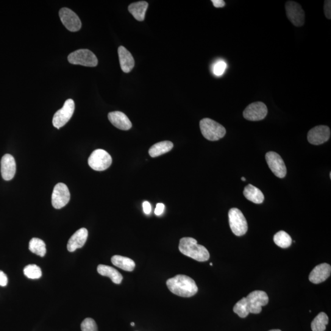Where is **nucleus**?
I'll use <instances>...</instances> for the list:
<instances>
[{"label": "nucleus", "mask_w": 331, "mask_h": 331, "mask_svg": "<svg viewBox=\"0 0 331 331\" xmlns=\"http://www.w3.org/2000/svg\"><path fill=\"white\" fill-rule=\"evenodd\" d=\"M331 267L329 264L322 263L316 266L310 272L308 279L314 284H319L330 277Z\"/></svg>", "instance_id": "16"}, {"label": "nucleus", "mask_w": 331, "mask_h": 331, "mask_svg": "<svg viewBox=\"0 0 331 331\" xmlns=\"http://www.w3.org/2000/svg\"><path fill=\"white\" fill-rule=\"evenodd\" d=\"M112 162V157L109 153L102 149L94 150L88 160V165L96 171H102L109 168Z\"/></svg>", "instance_id": "6"}, {"label": "nucleus", "mask_w": 331, "mask_h": 331, "mask_svg": "<svg viewBox=\"0 0 331 331\" xmlns=\"http://www.w3.org/2000/svg\"><path fill=\"white\" fill-rule=\"evenodd\" d=\"M266 162L269 168L275 176L284 178L286 174V168L282 157L274 152H269L266 154Z\"/></svg>", "instance_id": "13"}, {"label": "nucleus", "mask_w": 331, "mask_h": 331, "mask_svg": "<svg viewBox=\"0 0 331 331\" xmlns=\"http://www.w3.org/2000/svg\"><path fill=\"white\" fill-rule=\"evenodd\" d=\"M8 277L4 272L0 271V286H6L8 284Z\"/></svg>", "instance_id": "34"}, {"label": "nucleus", "mask_w": 331, "mask_h": 331, "mask_svg": "<svg viewBox=\"0 0 331 331\" xmlns=\"http://www.w3.org/2000/svg\"><path fill=\"white\" fill-rule=\"evenodd\" d=\"M143 210L144 213L149 215L152 212V206L151 204H150V202L148 201H145L143 202Z\"/></svg>", "instance_id": "35"}, {"label": "nucleus", "mask_w": 331, "mask_h": 331, "mask_svg": "<svg viewBox=\"0 0 331 331\" xmlns=\"http://www.w3.org/2000/svg\"><path fill=\"white\" fill-rule=\"evenodd\" d=\"M210 265L211 266H212L213 264H212V263H210Z\"/></svg>", "instance_id": "40"}, {"label": "nucleus", "mask_w": 331, "mask_h": 331, "mask_svg": "<svg viewBox=\"0 0 331 331\" xmlns=\"http://www.w3.org/2000/svg\"><path fill=\"white\" fill-rule=\"evenodd\" d=\"M324 13L326 18L329 20L331 19V1L326 0L324 3Z\"/></svg>", "instance_id": "32"}, {"label": "nucleus", "mask_w": 331, "mask_h": 331, "mask_svg": "<svg viewBox=\"0 0 331 331\" xmlns=\"http://www.w3.org/2000/svg\"><path fill=\"white\" fill-rule=\"evenodd\" d=\"M16 172L15 158L10 154H6L1 160V173L3 179L7 181L12 180Z\"/></svg>", "instance_id": "15"}, {"label": "nucleus", "mask_w": 331, "mask_h": 331, "mask_svg": "<svg viewBox=\"0 0 331 331\" xmlns=\"http://www.w3.org/2000/svg\"><path fill=\"white\" fill-rule=\"evenodd\" d=\"M179 251L186 257L199 262L208 260L210 254L205 247L197 244L196 239L192 238H183L180 240Z\"/></svg>", "instance_id": "2"}, {"label": "nucleus", "mask_w": 331, "mask_h": 331, "mask_svg": "<svg viewBox=\"0 0 331 331\" xmlns=\"http://www.w3.org/2000/svg\"><path fill=\"white\" fill-rule=\"evenodd\" d=\"M227 67V64L223 60L218 61L214 64L213 73L216 76H221L225 73Z\"/></svg>", "instance_id": "31"}, {"label": "nucleus", "mask_w": 331, "mask_h": 331, "mask_svg": "<svg viewBox=\"0 0 331 331\" xmlns=\"http://www.w3.org/2000/svg\"><path fill=\"white\" fill-rule=\"evenodd\" d=\"M242 179V180H243V181H246V178H245V177H242V179Z\"/></svg>", "instance_id": "37"}, {"label": "nucleus", "mask_w": 331, "mask_h": 331, "mask_svg": "<svg viewBox=\"0 0 331 331\" xmlns=\"http://www.w3.org/2000/svg\"><path fill=\"white\" fill-rule=\"evenodd\" d=\"M199 127L203 136L210 141H218L227 133V130L223 125L208 118L202 119Z\"/></svg>", "instance_id": "3"}, {"label": "nucleus", "mask_w": 331, "mask_h": 331, "mask_svg": "<svg viewBox=\"0 0 331 331\" xmlns=\"http://www.w3.org/2000/svg\"><path fill=\"white\" fill-rule=\"evenodd\" d=\"M88 238V231L85 228H80L69 239L67 245L69 252H73L84 246Z\"/></svg>", "instance_id": "17"}, {"label": "nucleus", "mask_w": 331, "mask_h": 331, "mask_svg": "<svg viewBox=\"0 0 331 331\" xmlns=\"http://www.w3.org/2000/svg\"><path fill=\"white\" fill-rule=\"evenodd\" d=\"M330 130L326 125H319L311 129L307 134L308 141L313 145H321L329 140Z\"/></svg>", "instance_id": "14"}, {"label": "nucleus", "mask_w": 331, "mask_h": 331, "mask_svg": "<svg viewBox=\"0 0 331 331\" xmlns=\"http://www.w3.org/2000/svg\"><path fill=\"white\" fill-rule=\"evenodd\" d=\"M68 60L73 65H80L87 67H95L98 63L96 55L88 49H79L72 52L68 55Z\"/></svg>", "instance_id": "4"}, {"label": "nucleus", "mask_w": 331, "mask_h": 331, "mask_svg": "<svg viewBox=\"0 0 331 331\" xmlns=\"http://www.w3.org/2000/svg\"><path fill=\"white\" fill-rule=\"evenodd\" d=\"M59 16L64 26L69 31L76 32L81 29L82 23L79 17L69 8H62L59 11Z\"/></svg>", "instance_id": "12"}, {"label": "nucleus", "mask_w": 331, "mask_h": 331, "mask_svg": "<svg viewBox=\"0 0 331 331\" xmlns=\"http://www.w3.org/2000/svg\"><path fill=\"white\" fill-rule=\"evenodd\" d=\"M118 54L122 70L125 73L132 71L135 66V59L131 53L124 46H120Z\"/></svg>", "instance_id": "19"}, {"label": "nucleus", "mask_w": 331, "mask_h": 331, "mask_svg": "<svg viewBox=\"0 0 331 331\" xmlns=\"http://www.w3.org/2000/svg\"><path fill=\"white\" fill-rule=\"evenodd\" d=\"M148 3L144 1L133 3L129 7V11L135 19L138 21H143L145 19V16Z\"/></svg>", "instance_id": "22"}, {"label": "nucleus", "mask_w": 331, "mask_h": 331, "mask_svg": "<svg viewBox=\"0 0 331 331\" xmlns=\"http://www.w3.org/2000/svg\"><path fill=\"white\" fill-rule=\"evenodd\" d=\"M111 261L114 266L124 271L132 272L135 269L136 264L135 261L129 258L122 256L115 255L111 258Z\"/></svg>", "instance_id": "24"}, {"label": "nucleus", "mask_w": 331, "mask_h": 331, "mask_svg": "<svg viewBox=\"0 0 331 331\" xmlns=\"http://www.w3.org/2000/svg\"><path fill=\"white\" fill-rule=\"evenodd\" d=\"M98 273L102 276L109 277L113 282L116 284H120L123 280V277L118 270L112 267L100 264L97 268Z\"/></svg>", "instance_id": "20"}, {"label": "nucleus", "mask_w": 331, "mask_h": 331, "mask_svg": "<svg viewBox=\"0 0 331 331\" xmlns=\"http://www.w3.org/2000/svg\"><path fill=\"white\" fill-rule=\"evenodd\" d=\"M244 195L247 199L255 203V204H261L264 200L263 192L260 189L251 184H249L245 187Z\"/></svg>", "instance_id": "21"}, {"label": "nucleus", "mask_w": 331, "mask_h": 331, "mask_svg": "<svg viewBox=\"0 0 331 331\" xmlns=\"http://www.w3.org/2000/svg\"><path fill=\"white\" fill-rule=\"evenodd\" d=\"M173 147V143L171 141L160 142L150 147L149 150V155L153 158L159 157V156L170 152Z\"/></svg>", "instance_id": "23"}, {"label": "nucleus", "mask_w": 331, "mask_h": 331, "mask_svg": "<svg viewBox=\"0 0 331 331\" xmlns=\"http://www.w3.org/2000/svg\"><path fill=\"white\" fill-rule=\"evenodd\" d=\"M269 331H282V330L280 329H272V330H270Z\"/></svg>", "instance_id": "38"}, {"label": "nucleus", "mask_w": 331, "mask_h": 331, "mask_svg": "<svg viewBox=\"0 0 331 331\" xmlns=\"http://www.w3.org/2000/svg\"><path fill=\"white\" fill-rule=\"evenodd\" d=\"M233 311L242 318H246L249 315L250 311L246 297H243L236 303L233 308Z\"/></svg>", "instance_id": "28"}, {"label": "nucleus", "mask_w": 331, "mask_h": 331, "mask_svg": "<svg viewBox=\"0 0 331 331\" xmlns=\"http://www.w3.org/2000/svg\"><path fill=\"white\" fill-rule=\"evenodd\" d=\"M166 285L169 291L180 297H190L198 291L194 280L185 275H177L168 279Z\"/></svg>", "instance_id": "1"}, {"label": "nucleus", "mask_w": 331, "mask_h": 331, "mask_svg": "<svg viewBox=\"0 0 331 331\" xmlns=\"http://www.w3.org/2000/svg\"><path fill=\"white\" fill-rule=\"evenodd\" d=\"M75 109V104L73 99L66 100L62 109L57 111L52 120L54 127L57 129L65 126L73 116Z\"/></svg>", "instance_id": "7"}, {"label": "nucleus", "mask_w": 331, "mask_h": 331, "mask_svg": "<svg viewBox=\"0 0 331 331\" xmlns=\"http://www.w3.org/2000/svg\"><path fill=\"white\" fill-rule=\"evenodd\" d=\"M25 275L30 279H38L42 276V271L40 267L35 264H29L24 269Z\"/></svg>", "instance_id": "29"}, {"label": "nucleus", "mask_w": 331, "mask_h": 331, "mask_svg": "<svg viewBox=\"0 0 331 331\" xmlns=\"http://www.w3.org/2000/svg\"><path fill=\"white\" fill-rule=\"evenodd\" d=\"M329 322V318L326 313L321 312L314 318L311 324L312 331H324Z\"/></svg>", "instance_id": "26"}, {"label": "nucleus", "mask_w": 331, "mask_h": 331, "mask_svg": "<svg viewBox=\"0 0 331 331\" xmlns=\"http://www.w3.org/2000/svg\"><path fill=\"white\" fill-rule=\"evenodd\" d=\"M70 192L68 186L63 183H58L55 186L52 194V204L57 209L65 207L70 200Z\"/></svg>", "instance_id": "10"}, {"label": "nucleus", "mask_w": 331, "mask_h": 331, "mask_svg": "<svg viewBox=\"0 0 331 331\" xmlns=\"http://www.w3.org/2000/svg\"><path fill=\"white\" fill-rule=\"evenodd\" d=\"M286 16L295 27H301L305 22V12L301 6L294 1H288L285 4Z\"/></svg>", "instance_id": "9"}, {"label": "nucleus", "mask_w": 331, "mask_h": 331, "mask_svg": "<svg viewBox=\"0 0 331 331\" xmlns=\"http://www.w3.org/2000/svg\"><path fill=\"white\" fill-rule=\"evenodd\" d=\"M250 313L258 314L262 311V307L268 304L269 297L263 291L256 290L249 294L246 297Z\"/></svg>", "instance_id": "8"}, {"label": "nucleus", "mask_w": 331, "mask_h": 331, "mask_svg": "<svg viewBox=\"0 0 331 331\" xmlns=\"http://www.w3.org/2000/svg\"><path fill=\"white\" fill-rule=\"evenodd\" d=\"M165 205L162 203H158L155 208V213L158 216L161 215L165 210Z\"/></svg>", "instance_id": "33"}, {"label": "nucleus", "mask_w": 331, "mask_h": 331, "mask_svg": "<svg viewBox=\"0 0 331 331\" xmlns=\"http://www.w3.org/2000/svg\"><path fill=\"white\" fill-rule=\"evenodd\" d=\"M231 230L236 236L246 235L248 231V224L243 212L237 208H232L228 213Z\"/></svg>", "instance_id": "5"}, {"label": "nucleus", "mask_w": 331, "mask_h": 331, "mask_svg": "<svg viewBox=\"0 0 331 331\" xmlns=\"http://www.w3.org/2000/svg\"><path fill=\"white\" fill-rule=\"evenodd\" d=\"M80 327L82 331H98L96 322L90 318H85L82 321Z\"/></svg>", "instance_id": "30"}, {"label": "nucleus", "mask_w": 331, "mask_h": 331, "mask_svg": "<svg viewBox=\"0 0 331 331\" xmlns=\"http://www.w3.org/2000/svg\"><path fill=\"white\" fill-rule=\"evenodd\" d=\"M213 5L216 8H224L226 4L224 0H212Z\"/></svg>", "instance_id": "36"}, {"label": "nucleus", "mask_w": 331, "mask_h": 331, "mask_svg": "<svg viewBox=\"0 0 331 331\" xmlns=\"http://www.w3.org/2000/svg\"><path fill=\"white\" fill-rule=\"evenodd\" d=\"M274 241L280 248L287 249L291 246L292 239L287 233L284 231H280L274 235Z\"/></svg>", "instance_id": "27"}, {"label": "nucleus", "mask_w": 331, "mask_h": 331, "mask_svg": "<svg viewBox=\"0 0 331 331\" xmlns=\"http://www.w3.org/2000/svg\"><path fill=\"white\" fill-rule=\"evenodd\" d=\"M131 325H132V326H135L134 322H132V323H131Z\"/></svg>", "instance_id": "39"}, {"label": "nucleus", "mask_w": 331, "mask_h": 331, "mask_svg": "<svg viewBox=\"0 0 331 331\" xmlns=\"http://www.w3.org/2000/svg\"><path fill=\"white\" fill-rule=\"evenodd\" d=\"M108 119L114 127L122 130L132 129V124L128 117L121 111H114L108 114Z\"/></svg>", "instance_id": "18"}, {"label": "nucleus", "mask_w": 331, "mask_h": 331, "mask_svg": "<svg viewBox=\"0 0 331 331\" xmlns=\"http://www.w3.org/2000/svg\"><path fill=\"white\" fill-rule=\"evenodd\" d=\"M29 250L33 254L44 257L46 254V244L43 240L38 238H33L29 243Z\"/></svg>", "instance_id": "25"}, {"label": "nucleus", "mask_w": 331, "mask_h": 331, "mask_svg": "<svg viewBox=\"0 0 331 331\" xmlns=\"http://www.w3.org/2000/svg\"><path fill=\"white\" fill-rule=\"evenodd\" d=\"M268 109L263 102H253L244 111V118L249 121H260L266 118Z\"/></svg>", "instance_id": "11"}]
</instances>
